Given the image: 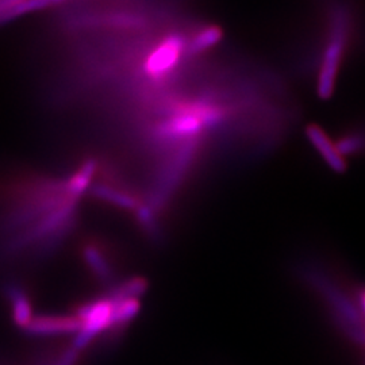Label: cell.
Here are the masks:
<instances>
[{"label": "cell", "mask_w": 365, "mask_h": 365, "mask_svg": "<svg viewBox=\"0 0 365 365\" xmlns=\"http://www.w3.org/2000/svg\"><path fill=\"white\" fill-rule=\"evenodd\" d=\"M113 312L114 303L110 298L92 300L80 306L78 310V321L81 322V329L75 339L73 349H83L98 333L113 327Z\"/></svg>", "instance_id": "obj_2"}, {"label": "cell", "mask_w": 365, "mask_h": 365, "mask_svg": "<svg viewBox=\"0 0 365 365\" xmlns=\"http://www.w3.org/2000/svg\"><path fill=\"white\" fill-rule=\"evenodd\" d=\"M83 257L90 267L92 272L102 282H110L113 277V271L110 268V264L105 257L103 252L93 244H88L84 247Z\"/></svg>", "instance_id": "obj_10"}, {"label": "cell", "mask_w": 365, "mask_h": 365, "mask_svg": "<svg viewBox=\"0 0 365 365\" xmlns=\"http://www.w3.org/2000/svg\"><path fill=\"white\" fill-rule=\"evenodd\" d=\"M148 289V280L140 276H134L114 288L110 299L117 302L123 299H138Z\"/></svg>", "instance_id": "obj_11"}, {"label": "cell", "mask_w": 365, "mask_h": 365, "mask_svg": "<svg viewBox=\"0 0 365 365\" xmlns=\"http://www.w3.org/2000/svg\"><path fill=\"white\" fill-rule=\"evenodd\" d=\"M7 292H9V298L11 300L15 324L18 327L26 329L27 325L33 319V309H31L30 300L21 288L15 287V286L7 288Z\"/></svg>", "instance_id": "obj_9"}, {"label": "cell", "mask_w": 365, "mask_h": 365, "mask_svg": "<svg viewBox=\"0 0 365 365\" xmlns=\"http://www.w3.org/2000/svg\"><path fill=\"white\" fill-rule=\"evenodd\" d=\"M306 135L313 145L314 149L319 153V156L322 157V160L331 170L339 172V173L346 170L348 164H346L345 157L339 153L337 145L329 138V135L322 128H319L317 125H310L306 129Z\"/></svg>", "instance_id": "obj_4"}, {"label": "cell", "mask_w": 365, "mask_h": 365, "mask_svg": "<svg viewBox=\"0 0 365 365\" xmlns=\"http://www.w3.org/2000/svg\"><path fill=\"white\" fill-rule=\"evenodd\" d=\"M113 312V327H122L130 322L131 319L138 314L141 309L140 299H123L114 302Z\"/></svg>", "instance_id": "obj_12"}, {"label": "cell", "mask_w": 365, "mask_h": 365, "mask_svg": "<svg viewBox=\"0 0 365 365\" xmlns=\"http://www.w3.org/2000/svg\"><path fill=\"white\" fill-rule=\"evenodd\" d=\"M81 329V322L76 317H56L45 315L33 318L27 325V333L36 336H52V334H69L78 333Z\"/></svg>", "instance_id": "obj_5"}, {"label": "cell", "mask_w": 365, "mask_h": 365, "mask_svg": "<svg viewBox=\"0 0 365 365\" xmlns=\"http://www.w3.org/2000/svg\"><path fill=\"white\" fill-rule=\"evenodd\" d=\"M223 37V31L220 26L217 25H210L200 29L195 36L191 38L187 45V52L188 54H202L212 49L217 43L221 42Z\"/></svg>", "instance_id": "obj_8"}, {"label": "cell", "mask_w": 365, "mask_h": 365, "mask_svg": "<svg viewBox=\"0 0 365 365\" xmlns=\"http://www.w3.org/2000/svg\"><path fill=\"white\" fill-rule=\"evenodd\" d=\"M185 42L182 36L173 34L163 39L156 48L149 53L145 61V72L150 78H164L179 66Z\"/></svg>", "instance_id": "obj_3"}, {"label": "cell", "mask_w": 365, "mask_h": 365, "mask_svg": "<svg viewBox=\"0 0 365 365\" xmlns=\"http://www.w3.org/2000/svg\"><path fill=\"white\" fill-rule=\"evenodd\" d=\"M96 161L95 160H87L80 168H78L71 179L66 182L64 190L66 195L71 200H78L80 196L83 195L92 182V178L96 172Z\"/></svg>", "instance_id": "obj_6"}, {"label": "cell", "mask_w": 365, "mask_h": 365, "mask_svg": "<svg viewBox=\"0 0 365 365\" xmlns=\"http://www.w3.org/2000/svg\"><path fill=\"white\" fill-rule=\"evenodd\" d=\"M348 16L345 13H339L334 18L330 39L319 68L318 76V95L322 99H329L334 91L336 81L339 76V66L346 49L348 42Z\"/></svg>", "instance_id": "obj_1"}, {"label": "cell", "mask_w": 365, "mask_h": 365, "mask_svg": "<svg viewBox=\"0 0 365 365\" xmlns=\"http://www.w3.org/2000/svg\"><path fill=\"white\" fill-rule=\"evenodd\" d=\"M92 195L123 210L135 211L141 205L140 200L135 196L131 195V194L126 192V191H122V190H118V188H114V187L106 185V184L95 185L92 188Z\"/></svg>", "instance_id": "obj_7"}]
</instances>
